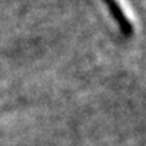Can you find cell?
I'll return each mask as SVG.
<instances>
[{
  "label": "cell",
  "instance_id": "cell-1",
  "mask_svg": "<svg viewBox=\"0 0 146 146\" xmlns=\"http://www.w3.org/2000/svg\"><path fill=\"white\" fill-rule=\"evenodd\" d=\"M104 1H105L106 7L109 9V11H111L112 17L116 20V23H118V26H119L121 31H122L126 37L132 36V33H133V26H132V24H131V21L126 19V16L123 14V11H122V9H121L119 3H118L116 0H104Z\"/></svg>",
  "mask_w": 146,
  "mask_h": 146
}]
</instances>
